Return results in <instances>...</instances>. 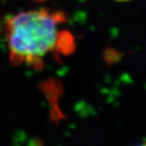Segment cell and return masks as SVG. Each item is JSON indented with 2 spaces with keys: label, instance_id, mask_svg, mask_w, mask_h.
I'll return each mask as SVG.
<instances>
[{
  "label": "cell",
  "instance_id": "obj_1",
  "mask_svg": "<svg viewBox=\"0 0 146 146\" xmlns=\"http://www.w3.org/2000/svg\"><path fill=\"white\" fill-rule=\"evenodd\" d=\"M62 17L46 9L22 12L9 19L7 42L13 61L35 64L54 49Z\"/></svg>",
  "mask_w": 146,
  "mask_h": 146
},
{
  "label": "cell",
  "instance_id": "obj_2",
  "mask_svg": "<svg viewBox=\"0 0 146 146\" xmlns=\"http://www.w3.org/2000/svg\"><path fill=\"white\" fill-rule=\"evenodd\" d=\"M114 1H117V2H127V1H129V0H114Z\"/></svg>",
  "mask_w": 146,
  "mask_h": 146
}]
</instances>
